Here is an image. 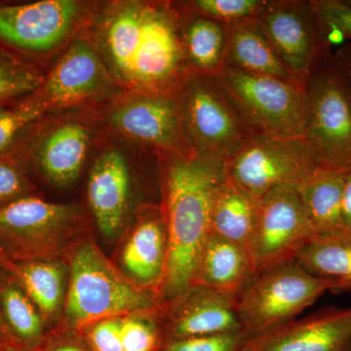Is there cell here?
I'll list each match as a JSON object with an SVG mask.
<instances>
[{"mask_svg": "<svg viewBox=\"0 0 351 351\" xmlns=\"http://www.w3.org/2000/svg\"><path fill=\"white\" fill-rule=\"evenodd\" d=\"M174 0H96L85 34L122 91L175 95L191 75Z\"/></svg>", "mask_w": 351, "mask_h": 351, "instance_id": "obj_1", "label": "cell"}, {"mask_svg": "<svg viewBox=\"0 0 351 351\" xmlns=\"http://www.w3.org/2000/svg\"><path fill=\"white\" fill-rule=\"evenodd\" d=\"M157 156L168 233L167 265L158 298L166 311L193 287L198 258L210 235L215 196L226 179V161L197 154Z\"/></svg>", "mask_w": 351, "mask_h": 351, "instance_id": "obj_2", "label": "cell"}, {"mask_svg": "<svg viewBox=\"0 0 351 351\" xmlns=\"http://www.w3.org/2000/svg\"><path fill=\"white\" fill-rule=\"evenodd\" d=\"M96 110L51 112L32 124L8 156L53 191H71L85 178L105 134Z\"/></svg>", "mask_w": 351, "mask_h": 351, "instance_id": "obj_3", "label": "cell"}, {"mask_svg": "<svg viewBox=\"0 0 351 351\" xmlns=\"http://www.w3.org/2000/svg\"><path fill=\"white\" fill-rule=\"evenodd\" d=\"M68 290L61 325L56 330L80 332L99 320L143 311H163L154 293L136 285L110 262L90 233L64 258Z\"/></svg>", "mask_w": 351, "mask_h": 351, "instance_id": "obj_4", "label": "cell"}, {"mask_svg": "<svg viewBox=\"0 0 351 351\" xmlns=\"http://www.w3.org/2000/svg\"><path fill=\"white\" fill-rule=\"evenodd\" d=\"M158 162V156L106 130L85 174V207L106 239L119 237L138 208L140 175Z\"/></svg>", "mask_w": 351, "mask_h": 351, "instance_id": "obj_5", "label": "cell"}, {"mask_svg": "<svg viewBox=\"0 0 351 351\" xmlns=\"http://www.w3.org/2000/svg\"><path fill=\"white\" fill-rule=\"evenodd\" d=\"M92 225L82 203L25 196L0 206V256L13 262L64 260Z\"/></svg>", "mask_w": 351, "mask_h": 351, "instance_id": "obj_6", "label": "cell"}, {"mask_svg": "<svg viewBox=\"0 0 351 351\" xmlns=\"http://www.w3.org/2000/svg\"><path fill=\"white\" fill-rule=\"evenodd\" d=\"M95 3L0 1V46L45 73L84 29Z\"/></svg>", "mask_w": 351, "mask_h": 351, "instance_id": "obj_7", "label": "cell"}, {"mask_svg": "<svg viewBox=\"0 0 351 351\" xmlns=\"http://www.w3.org/2000/svg\"><path fill=\"white\" fill-rule=\"evenodd\" d=\"M328 291L337 292L334 283L309 274L295 258L258 271L237 300L242 334L251 339L297 319Z\"/></svg>", "mask_w": 351, "mask_h": 351, "instance_id": "obj_8", "label": "cell"}, {"mask_svg": "<svg viewBox=\"0 0 351 351\" xmlns=\"http://www.w3.org/2000/svg\"><path fill=\"white\" fill-rule=\"evenodd\" d=\"M176 98L186 137L195 154L226 161L253 135L215 75L191 73Z\"/></svg>", "mask_w": 351, "mask_h": 351, "instance_id": "obj_9", "label": "cell"}, {"mask_svg": "<svg viewBox=\"0 0 351 351\" xmlns=\"http://www.w3.org/2000/svg\"><path fill=\"white\" fill-rule=\"evenodd\" d=\"M235 104L253 135L306 137V84L246 75L223 68L215 75Z\"/></svg>", "mask_w": 351, "mask_h": 351, "instance_id": "obj_10", "label": "cell"}, {"mask_svg": "<svg viewBox=\"0 0 351 351\" xmlns=\"http://www.w3.org/2000/svg\"><path fill=\"white\" fill-rule=\"evenodd\" d=\"M306 88L307 140L323 167L351 172V82L334 55L316 66Z\"/></svg>", "mask_w": 351, "mask_h": 351, "instance_id": "obj_11", "label": "cell"}, {"mask_svg": "<svg viewBox=\"0 0 351 351\" xmlns=\"http://www.w3.org/2000/svg\"><path fill=\"white\" fill-rule=\"evenodd\" d=\"M230 182L260 200L282 186H300L324 168L306 137L251 135L225 162Z\"/></svg>", "mask_w": 351, "mask_h": 351, "instance_id": "obj_12", "label": "cell"}, {"mask_svg": "<svg viewBox=\"0 0 351 351\" xmlns=\"http://www.w3.org/2000/svg\"><path fill=\"white\" fill-rule=\"evenodd\" d=\"M106 130L156 154H195L175 95L121 91L96 108Z\"/></svg>", "mask_w": 351, "mask_h": 351, "instance_id": "obj_13", "label": "cell"}, {"mask_svg": "<svg viewBox=\"0 0 351 351\" xmlns=\"http://www.w3.org/2000/svg\"><path fill=\"white\" fill-rule=\"evenodd\" d=\"M121 91L83 29L47 69L34 96L51 112L96 110Z\"/></svg>", "mask_w": 351, "mask_h": 351, "instance_id": "obj_14", "label": "cell"}, {"mask_svg": "<svg viewBox=\"0 0 351 351\" xmlns=\"http://www.w3.org/2000/svg\"><path fill=\"white\" fill-rule=\"evenodd\" d=\"M258 19L288 73L306 84L331 49L323 40L311 0H267Z\"/></svg>", "mask_w": 351, "mask_h": 351, "instance_id": "obj_15", "label": "cell"}, {"mask_svg": "<svg viewBox=\"0 0 351 351\" xmlns=\"http://www.w3.org/2000/svg\"><path fill=\"white\" fill-rule=\"evenodd\" d=\"M314 235L298 186L270 191L258 203L255 230L248 247L256 274L294 260Z\"/></svg>", "mask_w": 351, "mask_h": 351, "instance_id": "obj_16", "label": "cell"}, {"mask_svg": "<svg viewBox=\"0 0 351 351\" xmlns=\"http://www.w3.org/2000/svg\"><path fill=\"white\" fill-rule=\"evenodd\" d=\"M124 232L120 270L138 287L158 298L168 260L167 228L160 203L138 208Z\"/></svg>", "mask_w": 351, "mask_h": 351, "instance_id": "obj_17", "label": "cell"}, {"mask_svg": "<svg viewBox=\"0 0 351 351\" xmlns=\"http://www.w3.org/2000/svg\"><path fill=\"white\" fill-rule=\"evenodd\" d=\"M351 343V306H328L262 336L242 351H343Z\"/></svg>", "mask_w": 351, "mask_h": 351, "instance_id": "obj_18", "label": "cell"}, {"mask_svg": "<svg viewBox=\"0 0 351 351\" xmlns=\"http://www.w3.org/2000/svg\"><path fill=\"white\" fill-rule=\"evenodd\" d=\"M161 328L163 343L195 337L242 334L237 301L200 285H193L163 311Z\"/></svg>", "mask_w": 351, "mask_h": 351, "instance_id": "obj_19", "label": "cell"}, {"mask_svg": "<svg viewBox=\"0 0 351 351\" xmlns=\"http://www.w3.org/2000/svg\"><path fill=\"white\" fill-rule=\"evenodd\" d=\"M255 274L248 249L210 234L198 258L193 285L237 301Z\"/></svg>", "mask_w": 351, "mask_h": 351, "instance_id": "obj_20", "label": "cell"}, {"mask_svg": "<svg viewBox=\"0 0 351 351\" xmlns=\"http://www.w3.org/2000/svg\"><path fill=\"white\" fill-rule=\"evenodd\" d=\"M223 68L297 82L279 59L258 17L228 25Z\"/></svg>", "mask_w": 351, "mask_h": 351, "instance_id": "obj_21", "label": "cell"}, {"mask_svg": "<svg viewBox=\"0 0 351 351\" xmlns=\"http://www.w3.org/2000/svg\"><path fill=\"white\" fill-rule=\"evenodd\" d=\"M4 261L9 274L38 308L49 332H52L53 326L63 313L68 290L69 269L66 261Z\"/></svg>", "mask_w": 351, "mask_h": 351, "instance_id": "obj_22", "label": "cell"}, {"mask_svg": "<svg viewBox=\"0 0 351 351\" xmlns=\"http://www.w3.org/2000/svg\"><path fill=\"white\" fill-rule=\"evenodd\" d=\"M180 32L191 73L217 75L223 69L228 25L184 10L177 1Z\"/></svg>", "mask_w": 351, "mask_h": 351, "instance_id": "obj_23", "label": "cell"}, {"mask_svg": "<svg viewBox=\"0 0 351 351\" xmlns=\"http://www.w3.org/2000/svg\"><path fill=\"white\" fill-rule=\"evenodd\" d=\"M345 174L321 168L298 186L300 198L315 235L345 232L341 206Z\"/></svg>", "mask_w": 351, "mask_h": 351, "instance_id": "obj_24", "label": "cell"}, {"mask_svg": "<svg viewBox=\"0 0 351 351\" xmlns=\"http://www.w3.org/2000/svg\"><path fill=\"white\" fill-rule=\"evenodd\" d=\"M260 200L247 193L226 178L215 196L210 221V234L248 249Z\"/></svg>", "mask_w": 351, "mask_h": 351, "instance_id": "obj_25", "label": "cell"}, {"mask_svg": "<svg viewBox=\"0 0 351 351\" xmlns=\"http://www.w3.org/2000/svg\"><path fill=\"white\" fill-rule=\"evenodd\" d=\"M295 260L313 276L334 283L337 292L351 290V232L314 235Z\"/></svg>", "mask_w": 351, "mask_h": 351, "instance_id": "obj_26", "label": "cell"}, {"mask_svg": "<svg viewBox=\"0 0 351 351\" xmlns=\"http://www.w3.org/2000/svg\"><path fill=\"white\" fill-rule=\"evenodd\" d=\"M0 317L11 336L27 350H38L49 335L38 308L10 274L0 281Z\"/></svg>", "mask_w": 351, "mask_h": 351, "instance_id": "obj_27", "label": "cell"}, {"mask_svg": "<svg viewBox=\"0 0 351 351\" xmlns=\"http://www.w3.org/2000/svg\"><path fill=\"white\" fill-rule=\"evenodd\" d=\"M47 113L34 93L0 103V156H8L27 129Z\"/></svg>", "mask_w": 351, "mask_h": 351, "instance_id": "obj_28", "label": "cell"}, {"mask_svg": "<svg viewBox=\"0 0 351 351\" xmlns=\"http://www.w3.org/2000/svg\"><path fill=\"white\" fill-rule=\"evenodd\" d=\"M44 75L43 71L0 46V103L29 96L43 84Z\"/></svg>", "mask_w": 351, "mask_h": 351, "instance_id": "obj_29", "label": "cell"}, {"mask_svg": "<svg viewBox=\"0 0 351 351\" xmlns=\"http://www.w3.org/2000/svg\"><path fill=\"white\" fill-rule=\"evenodd\" d=\"M163 311H143L122 316L123 351H159L163 345Z\"/></svg>", "mask_w": 351, "mask_h": 351, "instance_id": "obj_30", "label": "cell"}, {"mask_svg": "<svg viewBox=\"0 0 351 351\" xmlns=\"http://www.w3.org/2000/svg\"><path fill=\"white\" fill-rule=\"evenodd\" d=\"M178 2L189 12L230 25L258 17L267 0H184Z\"/></svg>", "mask_w": 351, "mask_h": 351, "instance_id": "obj_31", "label": "cell"}, {"mask_svg": "<svg viewBox=\"0 0 351 351\" xmlns=\"http://www.w3.org/2000/svg\"><path fill=\"white\" fill-rule=\"evenodd\" d=\"M39 193L31 176L13 156H0V206Z\"/></svg>", "mask_w": 351, "mask_h": 351, "instance_id": "obj_32", "label": "cell"}, {"mask_svg": "<svg viewBox=\"0 0 351 351\" xmlns=\"http://www.w3.org/2000/svg\"><path fill=\"white\" fill-rule=\"evenodd\" d=\"M246 341L242 334L195 337L167 341L159 351H242Z\"/></svg>", "mask_w": 351, "mask_h": 351, "instance_id": "obj_33", "label": "cell"}, {"mask_svg": "<svg viewBox=\"0 0 351 351\" xmlns=\"http://www.w3.org/2000/svg\"><path fill=\"white\" fill-rule=\"evenodd\" d=\"M120 318L97 321L78 332L92 351H123Z\"/></svg>", "mask_w": 351, "mask_h": 351, "instance_id": "obj_34", "label": "cell"}, {"mask_svg": "<svg viewBox=\"0 0 351 351\" xmlns=\"http://www.w3.org/2000/svg\"><path fill=\"white\" fill-rule=\"evenodd\" d=\"M321 32L336 29L351 38V5L346 0H311Z\"/></svg>", "mask_w": 351, "mask_h": 351, "instance_id": "obj_35", "label": "cell"}, {"mask_svg": "<svg viewBox=\"0 0 351 351\" xmlns=\"http://www.w3.org/2000/svg\"><path fill=\"white\" fill-rule=\"evenodd\" d=\"M38 351H92L82 334L54 330L50 332Z\"/></svg>", "mask_w": 351, "mask_h": 351, "instance_id": "obj_36", "label": "cell"}, {"mask_svg": "<svg viewBox=\"0 0 351 351\" xmlns=\"http://www.w3.org/2000/svg\"><path fill=\"white\" fill-rule=\"evenodd\" d=\"M343 228L351 232V172L346 173L343 179V206H341Z\"/></svg>", "mask_w": 351, "mask_h": 351, "instance_id": "obj_37", "label": "cell"}, {"mask_svg": "<svg viewBox=\"0 0 351 351\" xmlns=\"http://www.w3.org/2000/svg\"><path fill=\"white\" fill-rule=\"evenodd\" d=\"M341 68L351 82V43H345L334 54Z\"/></svg>", "mask_w": 351, "mask_h": 351, "instance_id": "obj_38", "label": "cell"}, {"mask_svg": "<svg viewBox=\"0 0 351 351\" xmlns=\"http://www.w3.org/2000/svg\"><path fill=\"white\" fill-rule=\"evenodd\" d=\"M0 348H23L11 336L8 329L4 325L3 321L0 317Z\"/></svg>", "mask_w": 351, "mask_h": 351, "instance_id": "obj_39", "label": "cell"}, {"mask_svg": "<svg viewBox=\"0 0 351 351\" xmlns=\"http://www.w3.org/2000/svg\"><path fill=\"white\" fill-rule=\"evenodd\" d=\"M7 276H9V272L6 267L5 261L0 256V281L5 279Z\"/></svg>", "mask_w": 351, "mask_h": 351, "instance_id": "obj_40", "label": "cell"}, {"mask_svg": "<svg viewBox=\"0 0 351 351\" xmlns=\"http://www.w3.org/2000/svg\"><path fill=\"white\" fill-rule=\"evenodd\" d=\"M0 351H38V350H27V348H0Z\"/></svg>", "mask_w": 351, "mask_h": 351, "instance_id": "obj_41", "label": "cell"}, {"mask_svg": "<svg viewBox=\"0 0 351 351\" xmlns=\"http://www.w3.org/2000/svg\"><path fill=\"white\" fill-rule=\"evenodd\" d=\"M343 351H351V343Z\"/></svg>", "mask_w": 351, "mask_h": 351, "instance_id": "obj_42", "label": "cell"}, {"mask_svg": "<svg viewBox=\"0 0 351 351\" xmlns=\"http://www.w3.org/2000/svg\"><path fill=\"white\" fill-rule=\"evenodd\" d=\"M346 2H348V3L350 4V5H351V0H346Z\"/></svg>", "mask_w": 351, "mask_h": 351, "instance_id": "obj_43", "label": "cell"}]
</instances>
